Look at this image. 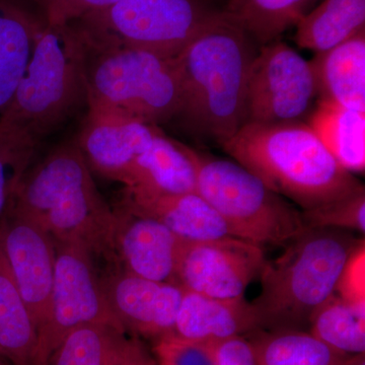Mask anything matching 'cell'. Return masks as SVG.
Returning a JSON list of instances; mask_svg holds the SVG:
<instances>
[{
	"mask_svg": "<svg viewBox=\"0 0 365 365\" xmlns=\"http://www.w3.org/2000/svg\"><path fill=\"white\" fill-rule=\"evenodd\" d=\"M255 41L218 11L176 57L182 86L180 115L208 138L225 143L245 124Z\"/></svg>",
	"mask_w": 365,
	"mask_h": 365,
	"instance_id": "1",
	"label": "cell"
},
{
	"mask_svg": "<svg viewBox=\"0 0 365 365\" xmlns=\"http://www.w3.org/2000/svg\"><path fill=\"white\" fill-rule=\"evenodd\" d=\"M222 145L237 163L302 210L364 190L304 122L246 123Z\"/></svg>",
	"mask_w": 365,
	"mask_h": 365,
	"instance_id": "2",
	"label": "cell"
},
{
	"mask_svg": "<svg viewBox=\"0 0 365 365\" xmlns=\"http://www.w3.org/2000/svg\"><path fill=\"white\" fill-rule=\"evenodd\" d=\"M9 208L38 223L54 241L76 242L91 255L114 257L116 213L98 192L78 138L31 165Z\"/></svg>",
	"mask_w": 365,
	"mask_h": 365,
	"instance_id": "3",
	"label": "cell"
},
{
	"mask_svg": "<svg viewBox=\"0 0 365 365\" xmlns=\"http://www.w3.org/2000/svg\"><path fill=\"white\" fill-rule=\"evenodd\" d=\"M86 45L73 24L43 21L13 100L0 114V136L33 148L86 103Z\"/></svg>",
	"mask_w": 365,
	"mask_h": 365,
	"instance_id": "4",
	"label": "cell"
},
{
	"mask_svg": "<svg viewBox=\"0 0 365 365\" xmlns=\"http://www.w3.org/2000/svg\"><path fill=\"white\" fill-rule=\"evenodd\" d=\"M357 241L344 230L307 228L284 252L266 260L261 294L252 304L261 330L304 331L314 313L335 294Z\"/></svg>",
	"mask_w": 365,
	"mask_h": 365,
	"instance_id": "5",
	"label": "cell"
},
{
	"mask_svg": "<svg viewBox=\"0 0 365 365\" xmlns=\"http://www.w3.org/2000/svg\"><path fill=\"white\" fill-rule=\"evenodd\" d=\"M86 105L123 113L155 126L181 112L176 58L145 50L86 47Z\"/></svg>",
	"mask_w": 365,
	"mask_h": 365,
	"instance_id": "6",
	"label": "cell"
},
{
	"mask_svg": "<svg viewBox=\"0 0 365 365\" xmlns=\"http://www.w3.org/2000/svg\"><path fill=\"white\" fill-rule=\"evenodd\" d=\"M197 193L222 216L232 237L264 246L287 245L307 230L302 211L239 163L190 148Z\"/></svg>",
	"mask_w": 365,
	"mask_h": 365,
	"instance_id": "7",
	"label": "cell"
},
{
	"mask_svg": "<svg viewBox=\"0 0 365 365\" xmlns=\"http://www.w3.org/2000/svg\"><path fill=\"white\" fill-rule=\"evenodd\" d=\"M217 11L209 0H120L72 24L88 49L136 48L176 58Z\"/></svg>",
	"mask_w": 365,
	"mask_h": 365,
	"instance_id": "8",
	"label": "cell"
},
{
	"mask_svg": "<svg viewBox=\"0 0 365 365\" xmlns=\"http://www.w3.org/2000/svg\"><path fill=\"white\" fill-rule=\"evenodd\" d=\"M54 242L51 312L38 333L37 365H50L62 341L81 327L109 324L124 328L98 279L91 252L76 242Z\"/></svg>",
	"mask_w": 365,
	"mask_h": 365,
	"instance_id": "9",
	"label": "cell"
},
{
	"mask_svg": "<svg viewBox=\"0 0 365 365\" xmlns=\"http://www.w3.org/2000/svg\"><path fill=\"white\" fill-rule=\"evenodd\" d=\"M317 97L309 61L287 43L273 41L262 46L252 62L245 124L302 122Z\"/></svg>",
	"mask_w": 365,
	"mask_h": 365,
	"instance_id": "10",
	"label": "cell"
},
{
	"mask_svg": "<svg viewBox=\"0 0 365 365\" xmlns=\"http://www.w3.org/2000/svg\"><path fill=\"white\" fill-rule=\"evenodd\" d=\"M265 262L261 246L237 237L184 240L175 284L217 299L241 297L250 283L260 276Z\"/></svg>",
	"mask_w": 365,
	"mask_h": 365,
	"instance_id": "11",
	"label": "cell"
},
{
	"mask_svg": "<svg viewBox=\"0 0 365 365\" xmlns=\"http://www.w3.org/2000/svg\"><path fill=\"white\" fill-rule=\"evenodd\" d=\"M0 241L14 282L39 333L51 312L54 239L38 223L7 208L0 220Z\"/></svg>",
	"mask_w": 365,
	"mask_h": 365,
	"instance_id": "12",
	"label": "cell"
},
{
	"mask_svg": "<svg viewBox=\"0 0 365 365\" xmlns=\"http://www.w3.org/2000/svg\"><path fill=\"white\" fill-rule=\"evenodd\" d=\"M79 148L90 168L124 184L136 158L162 130L155 125L98 106L88 105Z\"/></svg>",
	"mask_w": 365,
	"mask_h": 365,
	"instance_id": "13",
	"label": "cell"
},
{
	"mask_svg": "<svg viewBox=\"0 0 365 365\" xmlns=\"http://www.w3.org/2000/svg\"><path fill=\"white\" fill-rule=\"evenodd\" d=\"M108 302L124 328L157 340L175 333L185 289L129 272L113 276L103 284Z\"/></svg>",
	"mask_w": 365,
	"mask_h": 365,
	"instance_id": "14",
	"label": "cell"
},
{
	"mask_svg": "<svg viewBox=\"0 0 365 365\" xmlns=\"http://www.w3.org/2000/svg\"><path fill=\"white\" fill-rule=\"evenodd\" d=\"M115 213V254L119 255L127 272L158 282L175 283L184 239L124 204Z\"/></svg>",
	"mask_w": 365,
	"mask_h": 365,
	"instance_id": "15",
	"label": "cell"
},
{
	"mask_svg": "<svg viewBox=\"0 0 365 365\" xmlns=\"http://www.w3.org/2000/svg\"><path fill=\"white\" fill-rule=\"evenodd\" d=\"M261 330L252 302L244 295L217 299L185 289L175 333L187 339L218 343Z\"/></svg>",
	"mask_w": 365,
	"mask_h": 365,
	"instance_id": "16",
	"label": "cell"
},
{
	"mask_svg": "<svg viewBox=\"0 0 365 365\" xmlns=\"http://www.w3.org/2000/svg\"><path fill=\"white\" fill-rule=\"evenodd\" d=\"M123 185L134 193H197L196 165L190 148L160 132L136 158Z\"/></svg>",
	"mask_w": 365,
	"mask_h": 365,
	"instance_id": "17",
	"label": "cell"
},
{
	"mask_svg": "<svg viewBox=\"0 0 365 365\" xmlns=\"http://www.w3.org/2000/svg\"><path fill=\"white\" fill-rule=\"evenodd\" d=\"M124 205L162 222L187 241H208L232 237L227 225L198 193L177 195L134 193L125 191Z\"/></svg>",
	"mask_w": 365,
	"mask_h": 365,
	"instance_id": "18",
	"label": "cell"
},
{
	"mask_svg": "<svg viewBox=\"0 0 365 365\" xmlns=\"http://www.w3.org/2000/svg\"><path fill=\"white\" fill-rule=\"evenodd\" d=\"M309 63L319 101L365 113V32L319 53Z\"/></svg>",
	"mask_w": 365,
	"mask_h": 365,
	"instance_id": "19",
	"label": "cell"
},
{
	"mask_svg": "<svg viewBox=\"0 0 365 365\" xmlns=\"http://www.w3.org/2000/svg\"><path fill=\"white\" fill-rule=\"evenodd\" d=\"M42 24L24 0H0V114L25 74Z\"/></svg>",
	"mask_w": 365,
	"mask_h": 365,
	"instance_id": "20",
	"label": "cell"
},
{
	"mask_svg": "<svg viewBox=\"0 0 365 365\" xmlns=\"http://www.w3.org/2000/svg\"><path fill=\"white\" fill-rule=\"evenodd\" d=\"M38 330L7 263L0 241V359L37 365Z\"/></svg>",
	"mask_w": 365,
	"mask_h": 365,
	"instance_id": "21",
	"label": "cell"
},
{
	"mask_svg": "<svg viewBox=\"0 0 365 365\" xmlns=\"http://www.w3.org/2000/svg\"><path fill=\"white\" fill-rule=\"evenodd\" d=\"M307 125L343 169L364 174L365 113L318 101Z\"/></svg>",
	"mask_w": 365,
	"mask_h": 365,
	"instance_id": "22",
	"label": "cell"
},
{
	"mask_svg": "<svg viewBox=\"0 0 365 365\" xmlns=\"http://www.w3.org/2000/svg\"><path fill=\"white\" fill-rule=\"evenodd\" d=\"M258 365H354L364 354H343L307 331L259 330L247 336Z\"/></svg>",
	"mask_w": 365,
	"mask_h": 365,
	"instance_id": "23",
	"label": "cell"
},
{
	"mask_svg": "<svg viewBox=\"0 0 365 365\" xmlns=\"http://www.w3.org/2000/svg\"><path fill=\"white\" fill-rule=\"evenodd\" d=\"M299 47L323 53L365 32V0H323L297 24Z\"/></svg>",
	"mask_w": 365,
	"mask_h": 365,
	"instance_id": "24",
	"label": "cell"
},
{
	"mask_svg": "<svg viewBox=\"0 0 365 365\" xmlns=\"http://www.w3.org/2000/svg\"><path fill=\"white\" fill-rule=\"evenodd\" d=\"M126 329L91 324L72 331L53 353L50 365H118L130 345Z\"/></svg>",
	"mask_w": 365,
	"mask_h": 365,
	"instance_id": "25",
	"label": "cell"
},
{
	"mask_svg": "<svg viewBox=\"0 0 365 365\" xmlns=\"http://www.w3.org/2000/svg\"><path fill=\"white\" fill-rule=\"evenodd\" d=\"M314 0H228L230 14L261 46L279 39L297 25Z\"/></svg>",
	"mask_w": 365,
	"mask_h": 365,
	"instance_id": "26",
	"label": "cell"
},
{
	"mask_svg": "<svg viewBox=\"0 0 365 365\" xmlns=\"http://www.w3.org/2000/svg\"><path fill=\"white\" fill-rule=\"evenodd\" d=\"M309 333L336 351L346 355L365 353V307L334 294L314 313Z\"/></svg>",
	"mask_w": 365,
	"mask_h": 365,
	"instance_id": "27",
	"label": "cell"
},
{
	"mask_svg": "<svg viewBox=\"0 0 365 365\" xmlns=\"http://www.w3.org/2000/svg\"><path fill=\"white\" fill-rule=\"evenodd\" d=\"M307 228L354 230L364 235L365 189L321 207L302 210Z\"/></svg>",
	"mask_w": 365,
	"mask_h": 365,
	"instance_id": "28",
	"label": "cell"
},
{
	"mask_svg": "<svg viewBox=\"0 0 365 365\" xmlns=\"http://www.w3.org/2000/svg\"><path fill=\"white\" fill-rule=\"evenodd\" d=\"M36 148L0 136V220L6 212L21 178L32 165Z\"/></svg>",
	"mask_w": 365,
	"mask_h": 365,
	"instance_id": "29",
	"label": "cell"
},
{
	"mask_svg": "<svg viewBox=\"0 0 365 365\" xmlns=\"http://www.w3.org/2000/svg\"><path fill=\"white\" fill-rule=\"evenodd\" d=\"M216 344L173 333L155 340L153 353L158 365H218Z\"/></svg>",
	"mask_w": 365,
	"mask_h": 365,
	"instance_id": "30",
	"label": "cell"
},
{
	"mask_svg": "<svg viewBox=\"0 0 365 365\" xmlns=\"http://www.w3.org/2000/svg\"><path fill=\"white\" fill-rule=\"evenodd\" d=\"M48 25H68L120 0H24Z\"/></svg>",
	"mask_w": 365,
	"mask_h": 365,
	"instance_id": "31",
	"label": "cell"
},
{
	"mask_svg": "<svg viewBox=\"0 0 365 365\" xmlns=\"http://www.w3.org/2000/svg\"><path fill=\"white\" fill-rule=\"evenodd\" d=\"M335 294L341 299L365 307V245L360 241L346 262Z\"/></svg>",
	"mask_w": 365,
	"mask_h": 365,
	"instance_id": "32",
	"label": "cell"
},
{
	"mask_svg": "<svg viewBox=\"0 0 365 365\" xmlns=\"http://www.w3.org/2000/svg\"><path fill=\"white\" fill-rule=\"evenodd\" d=\"M218 365H258L248 338H230L216 344Z\"/></svg>",
	"mask_w": 365,
	"mask_h": 365,
	"instance_id": "33",
	"label": "cell"
},
{
	"mask_svg": "<svg viewBox=\"0 0 365 365\" xmlns=\"http://www.w3.org/2000/svg\"><path fill=\"white\" fill-rule=\"evenodd\" d=\"M118 365H157L145 346L138 338H131L130 345Z\"/></svg>",
	"mask_w": 365,
	"mask_h": 365,
	"instance_id": "34",
	"label": "cell"
},
{
	"mask_svg": "<svg viewBox=\"0 0 365 365\" xmlns=\"http://www.w3.org/2000/svg\"><path fill=\"white\" fill-rule=\"evenodd\" d=\"M354 365H365V359L364 357H362L361 359L359 360V362H356Z\"/></svg>",
	"mask_w": 365,
	"mask_h": 365,
	"instance_id": "35",
	"label": "cell"
},
{
	"mask_svg": "<svg viewBox=\"0 0 365 365\" xmlns=\"http://www.w3.org/2000/svg\"><path fill=\"white\" fill-rule=\"evenodd\" d=\"M0 365H7L6 362L4 361L1 359H0Z\"/></svg>",
	"mask_w": 365,
	"mask_h": 365,
	"instance_id": "36",
	"label": "cell"
},
{
	"mask_svg": "<svg viewBox=\"0 0 365 365\" xmlns=\"http://www.w3.org/2000/svg\"><path fill=\"white\" fill-rule=\"evenodd\" d=\"M314 1H316V0H314Z\"/></svg>",
	"mask_w": 365,
	"mask_h": 365,
	"instance_id": "37",
	"label": "cell"
}]
</instances>
